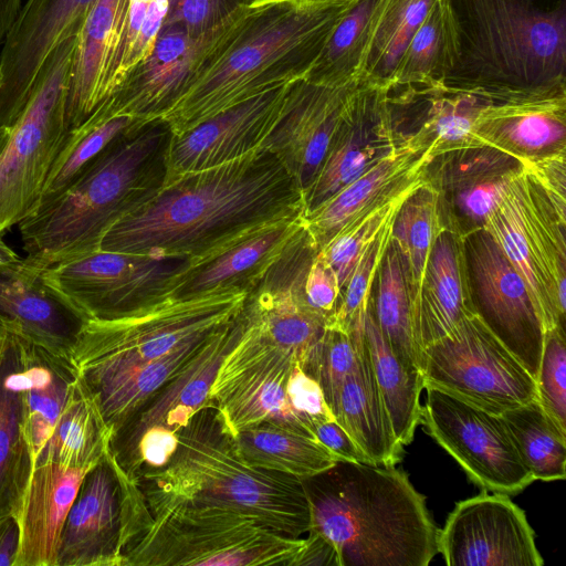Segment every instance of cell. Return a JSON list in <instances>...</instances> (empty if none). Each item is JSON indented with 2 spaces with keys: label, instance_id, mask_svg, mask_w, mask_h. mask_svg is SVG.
I'll list each match as a JSON object with an SVG mask.
<instances>
[{
  "label": "cell",
  "instance_id": "cell-19",
  "mask_svg": "<svg viewBox=\"0 0 566 566\" xmlns=\"http://www.w3.org/2000/svg\"><path fill=\"white\" fill-rule=\"evenodd\" d=\"M449 566H542L534 531L510 495L488 491L458 502L439 530Z\"/></svg>",
  "mask_w": 566,
  "mask_h": 566
},
{
  "label": "cell",
  "instance_id": "cell-15",
  "mask_svg": "<svg viewBox=\"0 0 566 566\" xmlns=\"http://www.w3.org/2000/svg\"><path fill=\"white\" fill-rule=\"evenodd\" d=\"M242 316V314H241ZM223 357L209 398L232 434L260 422H272L315 437L292 408L287 381L296 358L262 339L245 323Z\"/></svg>",
  "mask_w": 566,
  "mask_h": 566
},
{
  "label": "cell",
  "instance_id": "cell-9",
  "mask_svg": "<svg viewBox=\"0 0 566 566\" xmlns=\"http://www.w3.org/2000/svg\"><path fill=\"white\" fill-rule=\"evenodd\" d=\"M483 229L524 281L544 332H565L566 221L524 166L507 181Z\"/></svg>",
  "mask_w": 566,
  "mask_h": 566
},
{
  "label": "cell",
  "instance_id": "cell-45",
  "mask_svg": "<svg viewBox=\"0 0 566 566\" xmlns=\"http://www.w3.org/2000/svg\"><path fill=\"white\" fill-rule=\"evenodd\" d=\"M434 0H382L359 78L390 85L394 72L412 35Z\"/></svg>",
  "mask_w": 566,
  "mask_h": 566
},
{
  "label": "cell",
  "instance_id": "cell-57",
  "mask_svg": "<svg viewBox=\"0 0 566 566\" xmlns=\"http://www.w3.org/2000/svg\"><path fill=\"white\" fill-rule=\"evenodd\" d=\"M19 547V526L14 515L0 518V566H13Z\"/></svg>",
  "mask_w": 566,
  "mask_h": 566
},
{
  "label": "cell",
  "instance_id": "cell-25",
  "mask_svg": "<svg viewBox=\"0 0 566 566\" xmlns=\"http://www.w3.org/2000/svg\"><path fill=\"white\" fill-rule=\"evenodd\" d=\"M122 471L109 451L84 476L65 520L57 566H122Z\"/></svg>",
  "mask_w": 566,
  "mask_h": 566
},
{
  "label": "cell",
  "instance_id": "cell-21",
  "mask_svg": "<svg viewBox=\"0 0 566 566\" xmlns=\"http://www.w3.org/2000/svg\"><path fill=\"white\" fill-rule=\"evenodd\" d=\"M96 0H25L0 50V128L25 107L53 51L77 33Z\"/></svg>",
  "mask_w": 566,
  "mask_h": 566
},
{
  "label": "cell",
  "instance_id": "cell-8",
  "mask_svg": "<svg viewBox=\"0 0 566 566\" xmlns=\"http://www.w3.org/2000/svg\"><path fill=\"white\" fill-rule=\"evenodd\" d=\"M245 291L223 290L161 301L127 314L82 322L69 359L90 391L161 357L178 346L208 336L241 312Z\"/></svg>",
  "mask_w": 566,
  "mask_h": 566
},
{
  "label": "cell",
  "instance_id": "cell-12",
  "mask_svg": "<svg viewBox=\"0 0 566 566\" xmlns=\"http://www.w3.org/2000/svg\"><path fill=\"white\" fill-rule=\"evenodd\" d=\"M186 258L97 250L43 270V287L82 322L113 318L170 296Z\"/></svg>",
  "mask_w": 566,
  "mask_h": 566
},
{
  "label": "cell",
  "instance_id": "cell-26",
  "mask_svg": "<svg viewBox=\"0 0 566 566\" xmlns=\"http://www.w3.org/2000/svg\"><path fill=\"white\" fill-rule=\"evenodd\" d=\"M430 145L419 132L406 134L389 155L303 217L317 250L357 218L422 185Z\"/></svg>",
  "mask_w": 566,
  "mask_h": 566
},
{
  "label": "cell",
  "instance_id": "cell-4",
  "mask_svg": "<svg viewBox=\"0 0 566 566\" xmlns=\"http://www.w3.org/2000/svg\"><path fill=\"white\" fill-rule=\"evenodd\" d=\"M301 481L308 532L334 547L339 566H428L438 554L439 528L403 471L336 461Z\"/></svg>",
  "mask_w": 566,
  "mask_h": 566
},
{
  "label": "cell",
  "instance_id": "cell-31",
  "mask_svg": "<svg viewBox=\"0 0 566 566\" xmlns=\"http://www.w3.org/2000/svg\"><path fill=\"white\" fill-rule=\"evenodd\" d=\"M28 347L15 336L0 338V518L15 514L34 467L23 403Z\"/></svg>",
  "mask_w": 566,
  "mask_h": 566
},
{
  "label": "cell",
  "instance_id": "cell-20",
  "mask_svg": "<svg viewBox=\"0 0 566 566\" xmlns=\"http://www.w3.org/2000/svg\"><path fill=\"white\" fill-rule=\"evenodd\" d=\"M388 84L360 81L313 184L303 195L302 217L389 155L406 134L398 132L388 104Z\"/></svg>",
  "mask_w": 566,
  "mask_h": 566
},
{
  "label": "cell",
  "instance_id": "cell-16",
  "mask_svg": "<svg viewBox=\"0 0 566 566\" xmlns=\"http://www.w3.org/2000/svg\"><path fill=\"white\" fill-rule=\"evenodd\" d=\"M318 252L305 223L248 292L241 314L265 342L291 353L301 367L323 337L327 319L305 297V277Z\"/></svg>",
  "mask_w": 566,
  "mask_h": 566
},
{
  "label": "cell",
  "instance_id": "cell-1",
  "mask_svg": "<svg viewBox=\"0 0 566 566\" xmlns=\"http://www.w3.org/2000/svg\"><path fill=\"white\" fill-rule=\"evenodd\" d=\"M302 210V193L291 175L273 154L259 148L165 182L107 229L99 250L195 262Z\"/></svg>",
  "mask_w": 566,
  "mask_h": 566
},
{
  "label": "cell",
  "instance_id": "cell-6",
  "mask_svg": "<svg viewBox=\"0 0 566 566\" xmlns=\"http://www.w3.org/2000/svg\"><path fill=\"white\" fill-rule=\"evenodd\" d=\"M459 56L444 84L493 101L566 90V0H450Z\"/></svg>",
  "mask_w": 566,
  "mask_h": 566
},
{
  "label": "cell",
  "instance_id": "cell-59",
  "mask_svg": "<svg viewBox=\"0 0 566 566\" xmlns=\"http://www.w3.org/2000/svg\"><path fill=\"white\" fill-rule=\"evenodd\" d=\"M22 262V258L18 255L0 235V270L17 269Z\"/></svg>",
  "mask_w": 566,
  "mask_h": 566
},
{
  "label": "cell",
  "instance_id": "cell-24",
  "mask_svg": "<svg viewBox=\"0 0 566 566\" xmlns=\"http://www.w3.org/2000/svg\"><path fill=\"white\" fill-rule=\"evenodd\" d=\"M292 84L240 103L181 135H172L165 182L227 164L261 148L282 112Z\"/></svg>",
  "mask_w": 566,
  "mask_h": 566
},
{
  "label": "cell",
  "instance_id": "cell-11",
  "mask_svg": "<svg viewBox=\"0 0 566 566\" xmlns=\"http://www.w3.org/2000/svg\"><path fill=\"white\" fill-rule=\"evenodd\" d=\"M242 328L240 312L112 433L108 451L129 480L136 482L145 471L168 462L178 432L212 402L209 394L218 368Z\"/></svg>",
  "mask_w": 566,
  "mask_h": 566
},
{
  "label": "cell",
  "instance_id": "cell-13",
  "mask_svg": "<svg viewBox=\"0 0 566 566\" xmlns=\"http://www.w3.org/2000/svg\"><path fill=\"white\" fill-rule=\"evenodd\" d=\"M424 386L493 413L537 399L536 381L476 313L422 349Z\"/></svg>",
  "mask_w": 566,
  "mask_h": 566
},
{
  "label": "cell",
  "instance_id": "cell-5",
  "mask_svg": "<svg viewBox=\"0 0 566 566\" xmlns=\"http://www.w3.org/2000/svg\"><path fill=\"white\" fill-rule=\"evenodd\" d=\"M136 483L153 515L179 505L210 506L248 515L295 538L310 530L302 481L248 464L213 402L178 432L168 462L145 471Z\"/></svg>",
  "mask_w": 566,
  "mask_h": 566
},
{
  "label": "cell",
  "instance_id": "cell-17",
  "mask_svg": "<svg viewBox=\"0 0 566 566\" xmlns=\"http://www.w3.org/2000/svg\"><path fill=\"white\" fill-rule=\"evenodd\" d=\"M248 1L240 3L214 29L201 34L164 25L150 53L99 106L112 115L129 116L140 124L159 119L233 31Z\"/></svg>",
  "mask_w": 566,
  "mask_h": 566
},
{
  "label": "cell",
  "instance_id": "cell-43",
  "mask_svg": "<svg viewBox=\"0 0 566 566\" xmlns=\"http://www.w3.org/2000/svg\"><path fill=\"white\" fill-rule=\"evenodd\" d=\"M382 0H357L337 23L306 80L327 85L360 81L359 75Z\"/></svg>",
  "mask_w": 566,
  "mask_h": 566
},
{
  "label": "cell",
  "instance_id": "cell-47",
  "mask_svg": "<svg viewBox=\"0 0 566 566\" xmlns=\"http://www.w3.org/2000/svg\"><path fill=\"white\" fill-rule=\"evenodd\" d=\"M363 325L364 321L349 333L326 327L323 337L302 367L319 384L332 412L342 386L357 367Z\"/></svg>",
  "mask_w": 566,
  "mask_h": 566
},
{
  "label": "cell",
  "instance_id": "cell-36",
  "mask_svg": "<svg viewBox=\"0 0 566 566\" xmlns=\"http://www.w3.org/2000/svg\"><path fill=\"white\" fill-rule=\"evenodd\" d=\"M233 439L239 454L251 467L298 480L338 461L315 437L272 422L245 427Z\"/></svg>",
  "mask_w": 566,
  "mask_h": 566
},
{
  "label": "cell",
  "instance_id": "cell-51",
  "mask_svg": "<svg viewBox=\"0 0 566 566\" xmlns=\"http://www.w3.org/2000/svg\"><path fill=\"white\" fill-rule=\"evenodd\" d=\"M245 0H169L164 25L179 27L191 34L214 29Z\"/></svg>",
  "mask_w": 566,
  "mask_h": 566
},
{
  "label": "cell",
  "instance_id": "cell-50",
  "mask_svg": "<svg viewBox=\"0 0 566 566\" xmlns=\"http://www.w3.org/2000/svg\"><path fill=\"white\" fill-rule=\"evenodd\" d=\"M566 340L558 328L544 334L542 356L536 378L537 399L556 423L566 432Z\"/></svg>",
  "mask_w": 566,
  "mask_h": 566
},
{
  "label": "cell",
  "instance_id": "cell-54",
  "mask_svg": "<svg viewBox=\"0 0 566 566\" xmlns=\"http://www.w3.org/2000/svg\"><path fill=\"white\" fill-rule=\"evenodd\" d=\"M566 153L547 156L523 166L545 191L560 219L566 221Z\"/></svg>",
  "mask_w": 566,
  "mask_h": 566
},
{
  "label": "cell",
  "instance_id": "cell-60",
  "mask_svg": "<svg viewBox=\"0 0 566 566\" xmlns=\"http://www.w3.org/2000/svg\"><path fill=\"white\" fill-rule=\"evenodd\" d=\"M11 127L0 128V156L7 145Z\"/></svg>",
  "mask_w": 566,
  "mask_h": 566
},
{
  "label": "cell",
  "instance_id": "cell-22",
  "mask_svg": "<svg viewBox=\"0 0 566 566\" xmlns=\"http://www.w3.org/2000/svg\"><path fill=\"white\" fill-rule=\"evenodd\" d=\"M359 82L327 85L303 78L293 83L275 125L261 145L291 175L302 198L318 174Z\"/></svg>",
  "mask_w": 566,
  "mask_h": 566
},
{
  "label": "cell",
  "instance_id": "cell-40",
  "mask_svg": "<svg viewBox=\"0 0 566 566\" xmlns=\"http://www.w3.org/2000/svg\"><path fill=\"white\" fill-rule=\"evenodd\" d=\"M458 56L459 36L450 0H434L407 45L390 85L444 83Z\"/></svg>",
  "mask_w": 566,
  "mask_h": 566
},
{
  "label": "cell",
  "instance_id": "cell-30",
  "mask_svg": "<svg viewBox=\"0 0 566 566\" xmlns=\"http://www.w3.org/2000/svg\"><path fill=\"white\" fill-rule=\"evenodd\" d=\"M464 238L443 229L426 266L413 329L420 352L476 314Z\"/></svg>",
  "mask_w": 566,
  "mask_h": 566
},
{
  "label": "cell",
  "instance_id": "cell-46",
  "mask_svg": "<svg viewBox=\"0 0 566 566\" xmlns=\"http://www.w3.org/2000/svg\"><path fill=\"white\" fill-rule=\"evenodd\" d=\"M168 9L169 0H126L105 74L103 103L150 53L165 24Z\"/></svg>",
  "mask_w": 566,
  "mask_h": 566
},
{
  "label": "cell",
  "instance_id": "cell-29",
  "mask_svg": "<svg viewBox=\"0 0 566 566\" xmlns=\"http://www.w3.org/2000/svg\"><path fill=\"white\" fill-rule=\"evenodd\" d=\"M302 214L248 234L211 255L190 262L179 274L171 296L185 298L223 290L247 293L261 280L303 226Z\"/></svg>",
  "mask_w": 566,
  "mask_h": 566
},
{
  "label": "cell",
  "instance_id": "cell-34",
  "mask_svg": "<svg viewBox=\"0 0 566 566\" xmlns=\"http://www.w3.org/2000/svg\"><path fill=\"white\" fill-rule=\"evenodd\" d=\"M126 0H96L80 29L65 103L67 132L81 125L104 101L107 65Z\"/></svg>",
  "mask_w": 566,
  "mask_h": 566
},
{
  "label": "cell",
  "instance_id": "cell-44",
  "mask_svg": "<svg viewBox=\"0 0 566 566\" xmlns=\"http://www.w3.org/2000/svg\"><path fill=\"white\" fill-rule=\"evenodd\" d=\"M376 280L377 292L371 296V310L377 325L394 354L406 366L420 370V352L415 337L407 283L400 254L391 240Z\"/></svg>",
  "mask_w": 566,
  "mask_h": 566
},
{
  "label": "cell",
  "instance_id": "cell-2",
  "mask_svg": "<svg viewBox=\"0 0 566 566\" xmlns=\"http://www.w3.org/2000/svg\"><path fill=\"white\" fill-rule=\"evenodd\" d=\"M357 0H249L224 42L159 118L174 136L265 92L307 76Z\"/></svg>",
  "mask_w": 566,
  "mask_h": 566
},
{
  "label": "cell",
  "instance_id": "cell-27",
  "mask_svg": "<svg viewBox=\"0 0 566 566\" xmlns=\"http://www.w3.org/2000/svg\"><path fill=\"white\" fill-rule=\"evenodd\" d=\"M473 133L522 165L566 153V90L493 101L479 112Z\"/></svg>",
  "mask_w": 566,
  "mask_h": 566
},
{
  "label": "cell",
  "instance_id": "cell-41",
  "mask_svg": "<svg viewBox=\"0 0 566 566\" xmlns=\"http://www.w3.org/2000/svg\"><path fill=\"white\" fill-rule=\"evenodd\" d=\"M501 418L516 452L534 480L566 476V432L542 408L538 399L503 411Z\"/></svg>",
  "mask_w": 566,
  "mask_h": 566
},
{
  "label": "cell",
  "instance_id": "cell-48",
  "mask_svg": "<svg viewBox=\"0 0 566 566\" xmlns=\"http://www.w3.org/2000/svg\"><path fill=\"white\" fill-rule=\"evenodd\" d=\"M417 188L408 190L387 203L357 218L342 229L318 251V254L335 271L340 292L365 250L384 227L395 218L403 200Z\"/></svg>",
  "mask_w": 566,
  "mask_h": 566
},
{
  "label": "cell",
  "instance_id": "cell-37",
  "mask_svg": "<svg viewBox=\"0 0 566 566\" xmlns=\"http://www.w3.org/2000/svg\"><path fill=\"white\" fill-rule=\"evenodd\" d=\"M364 334L381 398L396 438L410 444L420 423L424 389L420 370L406 366L391 350L375 319L371 303L364 319Z\"/></svg>",
  "mask_w": 566,
  "mask_h": 566
},
{
  "label": "cell",
  "instance_id": "cell-38",
  "mask_svg": "<svg viewBox=\"0 0 566 566\" xmlns=\"http://www.w3.org/2000/svg\"><path fill=\"white\" fill-rule=\"evenodd\" d=\"M25 371V428L35 461L53 432L77 374L69 357L54 355L33 344L29 345Z\"/></svg>",
  "mask_w": 566,
  "mask_h": 566
},
{
  "label": "cell",
  "instance_id": "cell-42",
  "mask_svg": "<svg viewBox=\"0 0 566 566\" xmlns=\"http://www.w3.org/2000/svg\"><path fill=\"white\" fill-rule=\"evenodd\" d=\"M139 125L129 116L112 115L104 107H97L67 133L45 179L36 209L60 196L108 144Z\"/></svg>",
  "mask_w": 566,
  "mask_h": 566
},
{
  "label": "cell",
  "instance_id": "cell-10",
  "mask_svg": "<svg viewBox=\"0 0 566 566\" xmlns=\"http://www.w3.org/2000/svg\"><path fill=\"white\" fill-rule=\"evenodd\" d=\"M78 32L53 51L11 126L0 156V235L34 212L69 133L65 103Z\"/></svg>",
  "mask_w": 566,
  "mask_h": 566
},
{
  "label": "cell",
  "instance_id": "cell-23",
  "mask_svg": "<svg viewBox=\"0 0 566 566\" xmlns=\"http://www.w3.org/2000/svg\"><path fill=\"white\" fill-rule=\"evenodd\" d=\"M522 166L488 145L432 157L424 168V181L437 193L443 228L462 238L482 229L507 181Z\"/></svg>",
  "mask_w": 566,
  "mask_h": 566
},
{
  "label": "cell",
  "instance_id": "cell-14",
  "mask_svg": "<svg viewBox=\"0 0 566 566\" xmlns=\"http://www.w3.org/2000/svg\"><path fill=\"white\" fill-rule=\"evenodd\" d=\"M420 423L484 491L515 495L535 480L521 461L500 415L424 386Z\"/></svg>",
  "mask_w": 566,
  "mask_h": 566
},
{
  "label": "cell",
  "instance_id": "cell-49",
  "mask_svg": "<svg viewBox=\"0 0 566 566\" xmlns=\"http://www.w3.org/2000/svg\"><path fill=\"white\" fill-rule=\"evenodd\" d=\"M396 217V216H395ZM392 218L365 250L340 292L326 327L350 332L360 324L370 306L379 265L391 240Z\"/></svg>",
  "mask_w": 566,
  "mask_h": 566
},
{
  "label": "cell",
  "instance_id": "cell-55",
  "mask_svg": "<svg viewBox=\"0 0 566 566\" xmlns=\"http://www.w3.org/2000/svg\"><path fill=\"white\" fill-rule=\"evenodd\" d=\"M312 431L315 438L334 454L338 461L371 464L368 457L358 448L348 432L336 419L314 423Z\"/></svg>",
  "mask_w": 566,
  "mask_h": 566
},
{
  "label": "cell",
  "instance_id": "cell-32",
  "mask_svg": "<svg viewBox=\"0 0 566 566\" xmlns=\"http://www.w3.org/2000/svg\"><path fill=\"white\" fill-rule=\"evenodd\" d=\"M19 266L0 270V338L15 336L69 357L82 321Z\"/></svg>",
  "mask_w": 566,
  "mask_h": 566
},
{
  "label": "cell",
  "instance_id": "cell-39",
  "mask_svg": "<svg viewBox=\"0 0 566 566\" xmlns=\"http://www.w3.org/2000/svg\"><path fill=\"white\" fill-rule=\"evenodd\" d=\"M443 229L437 193L424 181L403 200L391 229V241L398 249L405 273L412 323L418 312L430 252Z\"/></svg>",
  "mask_w": 566,
  "mask_h": 566
},
{
  "label": "cell",
  "instance_id": "cell-53",
  "mask_svg": "<svg viewBox=\"0 0 566 566\" xmlns=\"http://www.w3.org/2000/svg\"><path fill=\"white\" fill-rule=\"evenodd\" d=\"M304 290L308 305L328 319L338 303L340 286L335 271L318 252L307 271Z\"/></svg>",
  "mask_w": 566,
  "mask_h": 566
},
{
  "label": "cell",
  "instance_id": "cell-28",
  "mask_svg": "<svg viewBox=\"0 0 566 566\" xmlns=\"http://www.w3.org/2000/svg\"><path fill=\"white\" fill-rule=\"evenodd\" d=\"M88 471L55 462L33 467L14 514L19 547L13 566H57L62 530Z\"/></svg>",
  "mask_w": 566,
  "mask_h": 566
},
{
  "label": "cell",
  "instance_id": "cell-3",
  "mask_svg": "<svg viewBox=\"0 0 566 566\" xmlns=\"http://www.w3.org/2000/svg\"><path fill=\"white\" fill-rule=\"evenodd\" d=\"M171 132L163 119L135 126L106 146L53 201L18 226L27 251L20 271L45 269L99 250L107 229L164 186Z\"/></svg>",
  "mask_w": 566,
  "mask_h": 566
},
{
  "label": "cell",
  "instance_id": "cell-7",
  "mask_svg": "<svg viewBox=\"0 0 566 566\" xmlns=\"http://www.w3.org/2000/svg\"><path fill=\"white\" fill-rule=\"evenodd\" d=\"M122 566H295L305 537L279 533L235 511L179 505L153 515L122 473Z\"/></svg>",
  "mask_w": 566,
  "mask_h": 566
},
{
  "label": "cell",
  "instance_id": "cell-18",
  "mask_svg": "<svg viewBox=\"0 0 566 566\" xmlns=\"http://www.w3.org/2000/svg\"><path fill=\"white\" fill-rule=\"evenodd\" d=\"M464 248L478 314L536 380L545 332L524 281L483 228Z\"/></svg>",
  "mask_w": 566,
  "mask_h": 566
},
{
  "label": "cell",
  "instance_id": "cell-56",
  "mask_svg": "<svg viewBox=\"0 0 566 566\" xmlns=\"http://www.w3.org/2000/svg\"><path fill=\"white\" fill-rule=\"evenodd\" d=\"M339 566L334 547L321 535L307 532L305 546L296 559L295 566Z\"/></svg>",
  "mask_w": 566,
  "mask_h": 566
},
{
  "label": "cell",
  "instance_id": "cell-52",
  "mask_svg": "<svg viewBox=\"0 0 566 566\" xmlns=\"http://www.w3.org/2000/svg\"><path fill=\"white\" fill-rule=\"evenodd\" d=\"M286 392L292 408L311 426V429L314 423L335 419L319 384L305 373L297 361L293 365Z\"/></svg>",
  "mask_w": 566,
  "mask_h": 566
},
{
  "label": "cell",
  "instance_id": "cell-58",
  "mask_svg": "<svg viewBox=\"0 0 566 566\" xmlns=\"http://www.w3.org/2000/svg\"><path fill=\"white\" fill-rule=\"evenodd\" d=\"M23 0H0V46L11 28Z\"/></svg>",
  "mask_w": 566,
  "mask_h": 566
},
{
  "label": "cell",
  "instance_id": "cell-35",
  "mask_svg": "<svg viewBox=\"0 0 566 566\" xmlns=\"http://www.w3.org/2000/svg\"><path fill=\"white\" fill-rule=\"evenodd\" d=\"M111 438L112 430L93 395L76 376L53 432L38 454L34 465L55 462L69 468L91 470L107 453Z\"/></svg>",
  "mask_w": 566,
  "mask_h": 566
},
{
  "label": "cell",
  "instance_id": "cell-33",
  "mask_svg": "<svg viewBox=\"0 0 566 566\" xmlns=\"http://www.w3.org/2000/svg\"><path fill=\"white\" fill-rule=\"evenodd\" d=\"M333 415L371 464L395 467L401 461L403 446L395 436L376 382L364 325L357 367L342 386Z\"/></svg>",
  "mask_w": 566,
  "mask_h": 566
}]
</instances>
